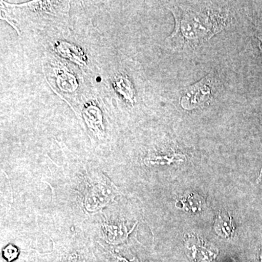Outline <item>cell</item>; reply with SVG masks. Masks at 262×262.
<instances>
[{
  "mask_svg": "<svg viewBox=\"0 0 262 262\" xmlns=\"http://www.w3.org/2000/svg\"><path fill=\"white\" fill-rule=\"evenodd\" d=\"M211 96V79L209 76H207L186 90L181 100V105L186 110L203 107L207 104Z\"/></svg>",
  "mask_w": 262,
  "mask_h": 262,
  "instance_id": "7a4b0ae2",
  "label": "cell"
},
{
  "mask_svg": "<svg viewBox=\"0 0 262 262\" xmlns=\"http://www.w3.org/2000/svg\"><path fill=\"white\" fill-rule=\"evenodd\" d=\"M214 229L215 232L221 237L225 238H229L232 237L235 229L232 222V216L229 214L227 216L220 212L215 221Z\"/></svg>",
  "mask_w": 262,
  "mask_h": 262,
  "instance_id": "3957f363",
  "label": "cell"
},
{
  "mask_svg": "<svg viewBox=\"0 0 262 262\" xmlns=\"http://www.w3.org/2000/svg\"><path fill=\"white\" fill-rule=\"evenodd\" d=\"M20 251L16 246L9 244L4 248L3 251V256L8 262H13L18 259Z\"/></svg>",
  "mask_w": 262,
  "mask_h": 262,
  "instance_id": "5b68a950",
  "label": "cell"
},
{
  "mask_svg": "<svg viewBox=\"0 0 262 262\" xmlns=\"http://www.w3.org/2000/svg\"><path fill=\"white\" fill-rule=\"evenodd\" d=\"M182 203L184 204V209L187 210V211H190L195 213V212L201 211V198L193 195V194L187 196Z\"/></svg>",
  "mask_w": 262,
  "mask_h": 262,
  "instance_id": "277c9868",
  "label": "cell"
},
{
  "mask_svg": "<svg viewBox=\"0 0 262 262\" xmlns=\"http://www.w3.org/2000/svg\"><path fill=\"white\" fill-rule=\"evenodd\" d=\"M170 10L176 20L175 30L169 37L172 41L179 39L196 46L222 30L224 26L222 22H213V18L206 14L185 11L177 7Z\"/></svg>",
  "mask_w": 262,
  "mask_h": 262,
  "instance_id": "6da1fadb",
  "label": "cell"
},
{
  "mask_svg": "<svg viewBox=\"0 0 262 262\" xmlns=\"http://www.w3.org/2000/svg\"><path fill=\"white\" fill-rule=\"evenodd\" d=\"M261 42H262V40H261Z\"/></svg>",
  "mask_w": 262,
  "mask_h": 262,
  "instance_id": "8992f818",
  "label": "cell"
}]
</instances>
